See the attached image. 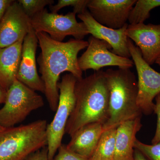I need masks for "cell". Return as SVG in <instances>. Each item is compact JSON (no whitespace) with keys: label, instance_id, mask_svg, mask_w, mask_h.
I'll list each match as a JSON object with an SVG mask.
<instances>
[{"label":"cell","instance_id":"6da1fadb","mask_svg":"<svg viewBox=\"0 0 160 160\" xmlns=\"http://www.w3.org/2000/svg\"><path fill=\"white\" fill-rule=\"evenodd\" d=\"M36 33L41 49L37 61L45 85L44 94L50 109L55 112L59 97L57 85L60 75L68 72L78 80L82 78L78 55L80 51L88 47L89 43L88 41L72 38L65 42H58L45 32Z\"/></svg>","mask_w":160,"mask_h":160},{"label":"cell","instance_id":"7a4b0ae2","mask_svg":"<svg viewBox=\"0 0 160 160\" xmlns=\"http://www.w3.org/2000/svg\"><path fill=\"white\" fill-rule=\"evenodd\" d=\"M75 104L65 133L70 137L87 124L104 125L109 117V89L105 71L100 70L78 80L74 88Z\"/></svg>","mask_w":160,"mask_h":160},{"label":"cell","instance_id":"3957f363","mask_svg":"<svg viewBox=\"0 0 160 160\" xmlns=\"http://www.w3.org/2000/svg\"><path fill=\"white\" fill-rule=\"evenodd\" d=\"M109 87V117L104 131L117 128L122 123L138 118L142 113L137 104L138 80L130 69H108L105 71Z\"/></svg>","mask_w":160,"mask_h":160},{"label":"cell","instance_id":"277c9868","mask_svg":"<svg viewBox=\"0 0 160 160\" xmlns=\"http://www.w3.org/2000/svg\"><path fill=\"white\" fill-rule=\"evenodd\" d=\"M45 120L0 131V160H26L48 145Z\"/></svg>","mask_w":160,"mask_h":160},{"label":"cell","instance_id":"5b68a950","mask_svg":"<svg viewBox=\"0 0 160 160\" xmlns=\"http://www.w3.org/2000/svg\"><path fill=\"white\" fill-rule=\"evenodd\" d=\"M44 105L41 95L16 79L6 92L4 106L0 109V125L14 127Z\"/></svg>","mask_w":160,"mask_h":160},{"label":"cell","instance_id":"8992f818","mask_svg":"<svg viewBox=\"0 0 160 160\" xmlns=\"http://www.w3.org/2000/svg\"><path fill=\"white\" fill-rule=\"evenodd\" d=\"M78 79L71 73L62 77L58 83L59 91L58 104L54 118L47 127V149L49 160H53L65 133L67 122L75 104L74 88Z\"/></svg>","mask_w":160,"mask_h":160},{"label":"cell","instance_id":"52a82bcc","mask_svg":"<svg viewBox=\"0 0 160 160\" xmlns=\"http://www.w3.org/2000/svg\"><path fill=\"white\" fill-rule=\"evenodd\" d=\"M74 12L66 15L49 12L44 9L31 19L32 27L36 32H44L52 39L62 42L67 36L82 40L89 34L84 22H78Z\"/></svg>","mask_w":160,"mask_h":160},{"label":"cell","instance_id":"ba28073f","mask_svg":"<svg viewBox=\"0 0 160 160\" xmlns=\"http://www.w3.org/2000/svg\"><path fill=\"white\" fill-rule=\"evenodd\" d=\"M128 48L138 74L137 104L142 114L154 112L153 100L160 93V73L143 59L140 49L128 38Z\"/></svg>","mask_w":160,"mask_h":160},{"label":"cell","instance_id":"9c48e42d","mask_svg":"<svg viewBox=\"0 0 160 160\" xmlns=\"http://www.w3.org/2000/svg\"><path fill=\"white\" fill-rule=\"evenodd\" d=\"M86 51L78 58L82 71L93 69L95 71L107 66H117L121 69H131L134 63L130 58H123L109 51L111 46L107 42L92 36L88 39Z\"/></svg>","mask_w":160,"mask_h":160},{"label":"cell","instance_id":"30bf717a","mask_svg":"<svg viewBox=\"0 0 160 160\" xmlns=\"http://www.w3.org/2000/svg\"><path fill=\"white\" fill-rule=\"evenodd\" d=\"M137 0H89L87 8L98 23L111 29L122 28Z\"/></svg>","mask_w":160,"mask_h":160},{"label":"cell","instance_id":"8fae6325","mask_svg":"<svg viewBox=\"0 0 160 160\" xmlns=\"http://www.w3.org/2000/svg\"><path fill=\"white\" fill-rule=\"evenodd\" d=\"M32 27L31 19L26 15L18 2L14 1L0 21V48L11 46L24 40Z\"/></svg>","mask_w":160,"mask_h":160},{"label":"cell","instance_id":"7c38bea8","mask_svg":"<svg viewBox=\"0 0 160 160\" xmlns=\"http://www.w3.org/2000/svg\"><path fill=\"white\" fill-rule=\"evenodd\" d=\"M38 43L36 32L32 27L23 41L22 58L17 79L32 90L44 93L45 85L38 74L36 61Z\"/></svg>","mask_w":160,"mask_h":160},{"label":"cell","instance_id":"4fadbf2b","mask_svg":"<svg viewBox=\"0 0 160 160\" xmlns=\"http://www.w3.org/2000/svg\"><path fill=\"white\" fill-rule=\"evenodd\" d=\"M126 33L134 42L146 62L150 66L155 63L160 56V24H129Z\"/></svg>","mask_w":160,"mask_h":160},{"label":"cell","instance_id":"5bb4252c","mask_svg":"<svg viewBox=\"0 0 160 160\" xmlns=\"http://www.w3.org/2000/svg\"><path fill=\"white\" fill-rule=\"evenodd\" d=\"M78 17L86 25L89 34L107 42L111 46L112 52L122 57L131 58L128 48V38L126 33L129 24H126L121 29H111L98 23L87 10L78 15Z\"/></svg>","mask_w":160,"mask_h":160},{"label":"cell","instance_id":"9a60e30c","mask_svg":"<svg viewBox=\"0 0 160 160\" xmlns=\"http://www.w3.org/2000/svg\"><path fill=\"white\" fill-rule=\"evenodd\" d=\"M102 123H90L83 126L72 136L67 148L77 154L89 159L94 152L104 132Z\"/></svg>","mask_w":160,"mask_h":160},{"label":"cell","instance_id":"2e32d148","mask_svg":"<svg viewBox=\"0 0 160 160\" xmlns=\"http://www.w3.org/2000/svg\"><path fill=\"white\" fill-rule=\"evenodd\" d=\"M141 118L126 121L117 128L113 160H133L137 133L142 126Z\"/></svg>","mask_w":160,"mask_h":160},{"label":"cell","instance_id":"e0dca14e","mask_svg":"<svg viewBox=\"0 0 160 160\" xmlns=\"http://www.w3.org/2000/svg\"><path fill=\"white\" fill-rule=\"evenodd\" d=\"M23 41L20 40L11 46L0 48V85L6 91L17 79Z\"/></svg>","mask_w":160,"mask_h":160},{"label":"cell","instance_id":"ac0fdd59","mask_svg":"<svg viewBox=\"0 0 160 160\" xmlns=\"http://www.w3.org/2000/svg\"><path fill=\"white\" fill-rule=\"evenodd\" d=\"M116 128L103 132L94 152L89 160H113Z\"/></svg>","mask_w":160,"mask_h":160},{"label":"cell","instance_id":"d6986e66","mask_svg":"<svg viewBox=\"0 0 160 160\" xmlns=\"http://www.w3.org/2000/svg\"><path fill=\"white\" fill-rule=\"evenodd\" d=\"M160 7V0H137L128 19L130 25L143 23L150 17L152 9Z\"/></svg>","mask_w":160,"mask_h":160},{"label":"cell","instance_id":"ffe728a7","mask_svg":"<svg viewBox=\"0 0 160 160\" xmlns=\"http://www.w3.org/2000/svg\"><path fill=\"white\" fill-rule=\"evenodd\" d=\"M18 2L30 19L45 9L46 6H51L54 2L53 0H18Z\"/></svg>","mask_w":160,"mask_h":160},{"label":"cell","instance_id":"44dd1931","mask_svg":"<svg viewBox=\"0 0 160 160\" xmlns=\"http://www.w3.org/2000/svg\"><path fill=\"white\" fill-rule=\"evenodd\" d=\"M89 0H59L56 5L49 6L51 12L57 13L60 9L66 6L73 7V12L78 15L87 10V5Z\"/></svg>","mask_w":160,"mask_h":160},{"label":"cell","instance_id":"7402d4cb","mask_svg":"<svg viewBox=\"0 0 160 160\" xmlns=\"http://www.w3.org/2000/svg\"><path fill=\"white\" fill-rule=\"evenodd\" d=\"M134 149L139 151L148 160H160V142L147 145L137 139L134 144Z\"/></svg>","mask_w":160,"mask_h":160},{"label":"cell","instance_id":"603a6c76","mask_svg":"<svg viewBox=\"0 0 160 160\" xmlns=\"http://www.w3.org/2000/svg\"><path fill=\"white\" fill-rule=\"evenodd\" d=\"M53 160H89V159L71 151L67 148L66 145L62 144Z\"/></svg>","mask_w":160,"mask_h":160},{"label":"cell","instance_id":"cb8c5ba5","mask_svg":"<svg viewBox=\"0 0 160 160\" xmlns=\"http://www.w3.org/2000/svg\"><path fill=\"white\" fill-rule=\"evenodd\" d=\"M154 112L157 116V124L156 130L153 138L152 140V144H154L160 142V93L155 98Z\"/></svg>","mask_w":160,"mask_h":160},{"label":"cell","instance_id":"d4e9b609","mask_svg":"<svg viewBox=\"0 0 160 160\" xmlns=\"http://www.w3.org/2000/svg\"><path fill=\"white\" fill-rule=\"evenodd\" d=\"M26 160H49L47 146L31 155Z\"/></svg>","mask_w":160,"mask_h":160},{"label":"cell","instance_id":"484cf974","mask_svg":"<svg viewBox=\"0 0 160 160\" xmlns=\"http://www.w3.org/2000/svg\"><path fill=\"white\" fill-rule=\"evenodd\" d=\"M12 0H0V21L8 7L14 2Z\"/></svg>","mask_w":160,"mask_h":160},{"label":"cell","instance_id":"4316f807","mask_svg":"<svg viewBox=\"0 0 160 160\" xmlns=\"http://www.w3.org/2000/svg\"><path fill=\"white\" fill-rule=\"evenodd\" d=\"M133 160H148L147 158L139 151L134 149Z\"/></svg>","mask_w":160,"mask_h":160},{"label":"cell","instance_id":"83f0119b","mask_svg":"<svg viewBox=\"0 0 160 160\" xmlns=\"http://www.w3.org/2000/svg\"><path fill=\"white\" fill-rule=\"evenodd\" d=\"M6 92L7 91L0 85V104L5 102Z\"/></svg>","mask_w":160,"mask_h":160},{"label":"cell","instance_id":"f1b7e54d","mask_svg":"<svg viewBox=\"0 0 160 160\" xmlns=\"http://www.w3.org/2000/svg\"><path fill=\"white\" fill-rule=\"evenodd\" d=\"M155 63H156L157 64H158L159 66L160 67V56L158 58V59L156 60V61Z\"/></svg>","mask_w":160,"mask_h":160},{"label":"cell","instance_id":"f546056e","mask_svg":"<svg viewBox=\"0 0 160 160\" xmlns=\"http://www.w3.org/2000/svg\"><path fill=\"white\" fill-rule=\"evenodd\" d=\"M5 129H6V128H3V127H2V126L0 125V131H2V130H4Z\"/></svg>","mask_w":160,"mask_h":160}]
</instances>
